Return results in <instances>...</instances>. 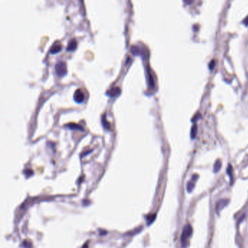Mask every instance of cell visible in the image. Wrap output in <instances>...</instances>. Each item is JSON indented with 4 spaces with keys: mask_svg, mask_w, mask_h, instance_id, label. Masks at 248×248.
Here are the masks:
<instances>
[{
    "mask_svg": "<svg viewBox=\"0 0 248 248\" xmlns=\"http://www.w3.org/2000/svg\"><path fill=\"white\" fill-rule=\"evenodd\" d=\"M243 23H244L246 25V26H248V16H247L246 18H245L244 21H243Z\"/></svg>",
    "mask_w": 248,
    "mask_h": 248,
    "instance_id": "13",
    "label": "cell"
},
{
    "mask_svg": "<svg viewBox=\"0 0 248 248\" xmlns=\"http://www.w3.org/2000/svg\"><path fill=\"white\" fill-rule=\"evenodd\" d=\"M192 233H193L192 226H191L190 224H187L185 225L181 235V242H182L183 247V248H186L189 239L191 237V235H192Z\"/></svg>",
    "mask_w": 248,
    "mask_h": 248,
    "instance_id": "1",
    "label": "cell"
},
{
    "mask_svg": "<svg viewBox=\"0 0 248 248\" xmlns=\"http://www.w3.org/2000/svg\"><path fill=\"white\" fill-rule=\"evenodd\" d=\"M82 248H88V247H87V244H86V245H84V247H83Z\"/></svg>",
    "mask_w": 248,
    "mask_h": 248,
    "instance_id": "14",
    "label": "cell"
},
{
    "mask_svg": "<svg viewBox=\"0 0 248 248\" xmlns=\"http://www.w3.org/2000/svg\"><path fill=\"white\" fill-rule=\"evenodd\" d=\"M195 176H196V175H194L193 178H192V180H191V181L189 182L188 184H187V191H188V192H189V193H191V191H193V189H194V186H195L196 180H197V178H198V177L196 178H195Z\"/></svg>",
    "mask_w": 248,
    "mask_h": 248,
    "instance_id": "8",
    "label": "cell"
},
{
    "mask_svg": "<svg viewBox=\"0 0 248 248\" xmlns=\"http://www.w3.org/2000/svg\"><path fill=\"white\" fill-rule=\"evenodd\" d=\"M221 165H222L221 161H220V159H218L217 161L215 162V163L214 164V167H213L214 173H217L218 171L220 170V168H221Z\"/></svg>",
    "mask_w": 248,
    "mask_h": 248,
    "instance_id": "10",
    "label": "cell"
},
{
    "mask_svg": "<svg viewBox=\"0 0 248 248\" xmlns=\"http://www.w3.org/2000/svg\"><path fill=\"white\" fill-rule=\"evenodd\" d=\"M66 127H68L69 129L71 130H84L82 127H81L80 125H77V124L74 123H69L68 125H66Z\"/></svg>",
    "mask_w": 248,
    "mask_h": 248,
    "instance_id": "9",
    "label": "cell"
},
{
    "mask_svg": "<svg viewBox=\"0 0 248 248\" xmlns=\"http://www.w3.org/2000/svg\"><path fill=\"white\" fill-rule=\"evenodd\" d=\"M76 46H77V42H76V39H71L70 40L69 44H68V46H67V51H70V52H73L76 49Z\"/></svg>",
    "mask_w": 248,
    "mask_h": 248,
    "instance_id": "6",
    "label": "cell"
},
{
    "mask_svg": "<svg viewBox=\"0 0 248 248\" xmlns=\"http://www.w3.org/2000/svg\"><path fill=\"white\" fill-rule=\"evenodd\" d=\"M74 99L76 103H82L85 100V95L83 92L80 89H77L74 92Z\"/></svg>",
    "mask_w": 248,
    "mask_h": 248,
    "instance_id": "4",
    "label": "cell"
},
{
    "mask_svg": "<svg viewBox=\"0 0 248 248\" xmlns=\"http://www.w3.org/2000/svg\"><path fill=\"white\" fill-rule=\"evenodd\" d=\"M215 60H212L210 63H209V67L210 69H213L214 66H215Z\"/></svg>",
    "mask_w": 248,
    "mask_h": 248,
    "instance_id": "12",
    "label": "cell"
},
{
    "mask_svg": "<svg viewBox=\"0 0 248 248\" xmlns=\"http://www.w3.org/2000/svg\"><path fill=\"white\" fill-rule=\"evenodd\" d=\"M229 203V200L227 199H220L215 205V211L218 214L220 213V212L225 207H226L228 204Z\"/></svg>",
    "mask_w": 248,
    "mask_h": 248,
    "instance_id": "3",
    "label": "cell"
},
{
    "mask_svg": "<svg viewBox=\"0 0 248 248\" xmlns=\"http://www.w3.org/2000/svg\"><path fill=\"white\" fill-rule=\"evenodd\" d=\"M197 125H194L191 128V137L194 138L196 136V134H197Z\"/></svg>",
    "mask_w": 248,
    "mask_h": 248,
    "instance_id": "11",
    "label": "cell"
},
{
    "mask_svg": "<svg viewBox=\"0 0 248 248\" xmlns=\"http://www.w3.org/2000/svg\"><path fill=\"white\" fill-rule=\"evenodd\" d=\"M62 49V45L60 42H55V44L52 45L50 49H49V53L51 54H56Z\"/></svg>",
    "mask_w": 248,
    "mask_h": 248,
    "instance_id": "5",
    "label": "cell"
},
{
    "mask_svg": "<svg viewBox=\"0 0 248 248\" xmlns=\"http://www.w3.org/2000/svg\"><path fill=\"white\" fill-rule=\"evenodd\" d=\"M55 73L58 76H64L67 74V66L66 63L64 61H59L57 63L55 67Z\"/></svg>",
    "mask_w": 248,
    "mask_h": 248,
    "instance_id": "2",
    "label": "cell"
},
{
    "mask_svg": "<svg viewBox=\"0 0 248 248\" xmlns=\"http://www.w3.org/2000/svg\"><path fill=\"white\" fill-rule=\"evenodd\" d=\"M120 92H121V90L119 89V87H114V88L110 90L109 91H108L106 94L109 96L116 97L119 96V95H120Z\"/></svg>",
    "mask_w": 248,
    "mask_h": 248,
    "instance_id": "7",
    "label": "cell"
}]
</instances>
